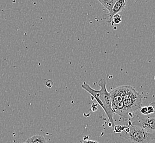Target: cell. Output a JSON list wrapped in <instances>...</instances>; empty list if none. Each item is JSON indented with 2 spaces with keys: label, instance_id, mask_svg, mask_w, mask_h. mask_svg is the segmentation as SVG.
<instances>
[{
  "label": "cell",
  "instance_id": "1",
  "mask_svg": "<svg viewBox=\"0 0 155 143\" xmlns=\"http://www.w3.org/2000/svg\"><path fill=\"white\" fill-rule=\"evenodd\" d=\"M98 84L101 87L99 90L94 89L86 82H84L81 85V87L91 94L92 97L96 99L99 105L102 107L108 118L109 123H110L109 126H111L112 129H113L115 126L114 121L113 119L114 112L112 110L110 93L108 91L106 87L107 81L105 79H101L98 81Z\"/></svg>",
  "mask_w": 155,
  "mask_h": 143
},
{
  "label": "cell",
  "instance_id": "2",
  "mask_svg": "<svg viewBox=\"0 0 155 143\" xmlns=\"http://www.w3.org/2000/svg\"><path fill=\"white\" fill-rule=\"evenodd\" d=\"M121 87L124 115L127 121L129 118H133L137 111L141 108L143 97L130 86L122 85Z\"/></svg>",
  "mask_w": 155,
  "mask_h": 143
},
{
  "label": "cell",
  "instance_id": "3",
  "mask_svg": "<svg viewBox=\"0 0 155 143\" xmlns=\"http://www.w3.org/2000/svg\"><path fill=\"white\" fill-rule=\"evenodd\" d=\"M120 137L130 141L131 143H150L155 140V133H150L143 128L131 124L123 126V129L119 133Z\"/></svg>",
  "mask_w": 155,
  "mask_h": 143
},
{
  "label": "cell",
  "instance_id": "4",
  "mask_svg": "<svg viewBox=\"0 0 155 143\" xmlns=\"http://www.w3.org/2000/svg\"><path fill=\"white\" fill-rule=\"evenodd\" d=\"M110 95L111 97L112 110L114 113L119 116L124 121H126V118L124 115L121 86L112 90L110 92Z\"/></svg>",
  "mask_w": 155,
  "mask_h": 143
},
{
  "label": "cell",
  "instance_id": "5",
  "mask_svg": "<svg viewBox=\"0 0 155 143\" xmlns=\"http://www.w3.org/2000/svg\"><path fill=\"white\" fill-rule=\"evenodd\" d=\"M131 121L132 125L141 128L150 133H155V116L137 115L135 113Z\"/></svg>",
  "mask_w": 155,
  "mask_h": 143
},
{
  "label": "cell",
  "instance_id": "6",
  "mask_svg": "<svg viewBox=\"0 0 155 143\" xmlns=\"http://www.w3.org/2000/svg\"><path fill=\"white\" fill-rule=\"evenodd\" d=\"M126 7V0H117V1L115 2L114 5L113 7L110 12H109L108 15L106 14V18H104L106 19H108V23H110L112 18L113 16L115 14H117L119 13L123 12Z\"/></svg>",
  "mask_w": 155,
  "mask_h": 143
},
{
  "label": "cell",
  "instance_id": "7",
  "mask_svg": "<svg viewBox=\"0 0 155 143\" xmlns=\"http://www.w3.org/2000/svg\"><path fill=\"white\" fill-rule=\"evenodd\" d=\"M26 143H47L44 137L40 135H36L29 138L25 141Z\"/></svg>",
  "mask_w": 155,
  "mask_h": 143
},
{
  "label": "cell",
  "instance_id": "8",
  "mask_svg": "<svg viewBox=\"0 0 155 143\" xmlns=\"http://www.w3.org/2000/svg\"><path fill=\"white\" fill-rule=\"evenodd\" d=\"M100 3L103 6L110 12L113 7L114 5L117 0H98Z\"/></svg>",
  "mask_w": 155,
  "mask_h": 143
},
{
  "label": "cell",
  "instance_id": "9",
  "mask_svg": "<svg viewBox=\"0 0 155 143\" xmlns=\"http://www.w3.org/2000/svg\"><path fill=\"white\" fill-rule=\"evenodd\" d=\"M122 21V18L120 14H119V13L115 14L114 16L112 17V20L110 24L112 26H114V24H119Z\"/></svg>",
  "mask_w": 155,
  "mask_h": 143
},
{
  "label": "cell",
  "instance_id": "10",
  "mask_svg": "<svg viewBox=\"0 0 155 143\" xmlns=\"http://www.w3.org/2000/svg\"><path fill=\"white\" fill-rule=\"evenodd\" d=\"M148 115H151L155 112V102L151 103L147 107Z\"/></svg>",
  "mask_w": 155,
  "mask_h": 143
},
{
  "label": "cell",
  "instance_id": "11",
  "mask_svg": "<svg viewBox=\"0 0 155 143\" xmlns=\"http://www.w3.org/2000/svg\"><path fill=\"white\" fill-rule=\"evenodd\" d=\"M122 129H123V126L117 125V126H115L113 131H114V132L115 133L119 134L120 133H121Z\"/></svg>",
  "mask_w": 155,
  "mask_h": 143
},
{
  "label": "cell",
  "instance_id": "12",
  "mask_svg": "<svg viewBox=\"0 0 155 143\" xmlns=\"http://www.w3.org/2000/svg\"><path fill=\"white\" fill-rule=\"evenodd\" d=\"M140 112L142 115H148V110H147V107L144 106V107H142L140 109Z\"/></svg>",
  "mask_w": 155,
  "mask_h": 143
},
{
  "label": "cell",
  "instance_id": "13",
  "mask_svg": "<svg viewBox=\"0 0 155 143\" xmlns=\"http://www.w3.org/2000/svg\"><path fill=\"white\" fill-rule=\"evenodd\" d=\"M53 84L54 83H53V81H51V80H48L46 82V85H47V87H48L49 88L52 87L53 86Z\"/></svg>",
  "mask_w": 155,
  "mask_h": 143
},
{
  "label": "cell",
  "instance_id": "14",
  "mask_svg": "<svg viewBox=\"0 0 155 143\" xmlns=\"http://www.w3.org/2000/svg\"><path fill=\"white\" fill-rule=\"evenodd\" d=\"M82 143H99L98 141L96 140H85L84 139L82 141Z\"/></svg>",
  "mask_w": 155,
  "mask_h": 143
},
{
  "label": "cell",
  "instance_id": "15",
  "mask_svg": "<svg viewBox=\"0 0 155 143\" xmlns=\"http://www.w3.org/2000/svg\"><path fill=\"white\" fill-rule=\"evenodd\" d=\"M26 143L25 142V143Z\"/></svg>",
  "mask_w": 155,
  "mask_h": 143
}]
</instances>
